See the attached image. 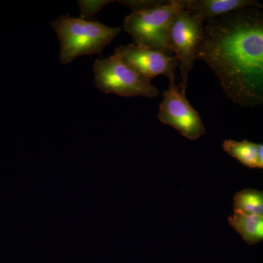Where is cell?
Returning <instances> with one entry per match:
<instances>
[{"label": "cell", "mask_w": 263, "mask_h": 263, "mask_svg": "<svg viewBox=\"0 0 263 263\" xmlns=\"http://www.w3.org/2000/svg\"><path fill=\"white\" fill-rule=\"evenodd\" d=\"M183 9L190 15L206 22L245 8H262L251 0H181Z\"/></svg>", "instance_id": "obj_8"}, {"label": "cell", "mask_w": 263, "mask_h": 263, "mask_svg": "<svg viewBox=\"0 0 263 263\" xmlns=\"http://www.w3.org/2000/svg\"><path fill=\"white\" fill-rule=\"evenodd\" d=\"M115 53L137 73L150 81L158 76H165L169 79L175 77L179 67V60L175 55L169 56L136 43L119 46Z\"/></svg>", "instance_id": "obj_7"}, {"label": "cell", "mask_w": 263, "mask_h": 263, "mask_svg": "<svg viewBox=\"0 0 263 263\" xmlns=\"http://www.w3.org/2000/svg\"><path fill=\"white\" fill-rule=\"evenodd\" d=\"M168 89L163 92L159 109L158 118L162 124L174 128L191 141L198 139L205 133L200 114L189 103L186 92L175 83V77L169 79Z\"/></svg>", "instance_id": "obj_6"}, {"label": "cell", "mask_w": 263, "mask_h": 263, "mask_svg": "<svg viewBox=\"0 0 263 263\" xmlns=\"http://www.w3.org/2000/svg\"><path fill=\"white\" fill-rule=\"evenodd\" d=\"M61 44L60 62L70 63L77 57L100 53L120 33L121 28L97 22L62 15L51 23Z\"/></svg>", "instance_id": "obj_3"}, {"label": "cell", "mask_w": 263, "mask_h": 263, "mask_svg": "<svg viewBox=\"0 0 263 263\" xmlns=\"http://www.w3.org/2000/svg\"><path fill=\"white\" fill-rule=\"evenodd\" d=\"M222 147L228 155L234 157L243 165L250 168H259V144L248 141L238 142L226 140Z\"/></svg>", "instance_id": "obj_10"}, {"label": "cell", "mask_w": 263, "mask_h": 263, "mask_svg": "<svg viewBox=\"0 0 263 263\" xmlns=\"http://www.w3.org/2000/svg\"><path fill=\"white\" fill-rule=\"evenodd\" d=\"M93 72L97 87L106 94L151 99L160 95L150 81L137 73L116 53L108 58L95 60Z\"/></svg>", "instance_id": "obj_4"}, {"label": "cell", "mask_w": 263, "mask_h": 263, "mask_svg": "<svg viewBox=\"0 0 263 263\" xmlns=\"http://www.w3.org/2000/svg\"><path fill=\"white\" fill-rule=\"evenodd\" d=\"M203 23L201 19L193 16L183 9L175 17L170 31V44L179 60L181 77L179 88L184 92L203 36Z\"/></svg>", "instance_id": "obj_5"}, {"label": "cell", "mask_w": 263, "mask_h": 263, "mask_svg": "<svg viewBox=\"0 0 263 263\" xmlns=\"http://www.w3.org/2000/svg\"><path fill=\"white\" fill-rule=\"evenodd\" d=\"M228 221L248 245H256L262 241L263 216H246L234 212Z\"/></svg>", "instance_id": "obj_9"}, {"label": "cell", "mask_w": 263, "mask_h": 263, "mask_svg": "<svg viewBox=\"0 0 263 263\" xmlns=\"http://www.w3.org/2000/svg\"><path fill=\"white\" fill-rule=\"evenodd\" d=\"M258 160L259 168H263V144H259Z\"/></svg>", "instance_id": "obj_13"}, {"label": "cell", "mask_w": 263, "mask_h": 263, "mask_svg": "<svg viewBox=\"0 0 263 263\" xmlns=\"http://www.w3.org/2000/svg\"><path fill=\"white\" fill-rule=\"evenodd\" d=\"M133 10L123 24L134 43L174 56L170 31L177 13L183 9L181 0L120 1Z\"/></svg>", "instance_id": "obj_2"}, {"label": "cell", "mask_w": 263, "mask_h": 263, "mask_svg": "<svg viewBox=\"0 0 263 263\" xmlns=\"http://www.w3.org/2000/svg\"><path fill=\"white\" fill-rule=\"evenodd\" d=\"M245 8L206 22L196 59L242 107L263 105V13Z\"/></svg>", "instance_id": "obj_1"}, {"label": "cell", "mask_w": 263, "mask_h": 263, "mask_svg": "<svg viewBox=\"0 0 263 263\" xmlns=\"http://www.w3.org/2000/svg\"><path fill=\"white\" fill-rule=\"evenodd\" d=\"M114 1H79L81 9V16L84 19L91 18L95 13L102 9L105 5Z\"/></svg>", "instance_id": "obj_12"}, {"label": "cell", "mask_w": 263, "mask_h": 263, "mask_svg": "<svg viewBox=\"0 0 263 263\" xmlns=\"http://www.w3.org/2000/svg\"><path fill=\"white\" fill-rule=\"evenodd\" d=\"M234 212L246 216H263V192L246 189L233 197Z\"/></svg>", "instance_id": "obj_11"}]
</instances>
